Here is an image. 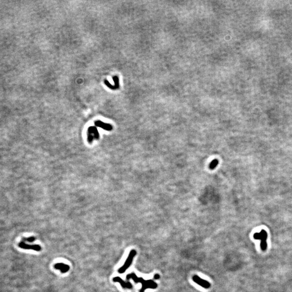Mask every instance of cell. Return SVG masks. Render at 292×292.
<instances>
[{"mask_svg": "<svg viewBox=\"0 0 292 292\" xmlns=\"http://www.w3.org/2000/svg\"><path fill=\"white\" fill-rule=\"evenodd\" d=\"M218 164H219V160L218 159L213 160L212 161L210 162V166H209L210 169H211V170L214 169H215V168L218 166Z\"/></svg>", "mask_w": 292, "mask_h": 292, "instance_id": "10", "label": "cell"}, {"mask_svg": "<svg viewBox=\"0 0 292 292\" xmlns=\"http://www.w3.org/2000/svg\"><path fill=\"white\" fill-rule=\"evenodd\" d=\"M192 279L194 281V282H195L197 284H199L200 286H201V287L204 288H206V289L210 288V286H211V284L209 282L207 281L204 279L201 278L200 276L197 275H195L193 276Z\"/></svg>", "mask_w": 292, "mask_h": 292, "instance_id": "5", "label": "cell"}, {"mask_svg": "<svg viewBox=\"0 0 292 292\" xmlns=\"http://www.w3.org/2000/svg\"><path fill=\"white\" fill-rule=\"evenodd\" d=\"M22 240L23 242H28L32 243V242H33L36 240V238H35L34 236H30L29 238H22Z\"/></svg>", "mask_w": 292, "mask_h": 292, "instance_id": "11", "label": "cell"}, {"mask_svg": "<svg viewBox=\"0 0 292 292\" xmlns=\"http://www.w3.org/2000/svg\"><path fill=\"white\" fill-rule=\"evenodd\" d=\"M254 238L256 240H260V246L261 250L265 251L267 250V233L265 230H262L260 233H256L254 235Z\"/></svg>", "mask_w": 292, "mask_h": 292, "instance_id": "3", "label": "cell"}, {"mask_svg": "<svg viewBox=\"0 0 292 292\" xmlns=\"http://www.w3.org/2000/svg\"><path fill=\"white\" fill-rule=\"evenodd\" d=\"M136 253H136V251L135 250H133L130 251L129 254V255L128 256L127 259V260L125 261L124 265L122 266L121 267H120L119 269V270H118L119 273H124L126 271V270L127 269H128V268L130 267V265H132V263L133 262V259L135 256V255H136Z\"/></svg>", "mask_w": 292, "mask_h": 292, "instance_id": "2", "label": "cell"}, {"mask_svg": "<svg viewBox=\"0 0 292 292\" xmlns=\"http://www.w3.org/2000/svg\"><path fill=\"white\" fill-rule=\"evenodd\" d=\"M126 279L129 280L132 279L135 283H140L142 284V287L140 290V292H144L147 289H155L157 287V284L153 280H145L142 278H139L134 273L128 274L126 276Z\"/></svg>", "mask_w": 292, "mask_h": 292, "instance_id": "1", "label": "cell"}, {"mask_svg": "<svg viewBox=\"0 0 292 292\" xmlns=\"http://www.w3.org/2000/svg\"><path fill=\"white\" fill-rule=\"evenodd\" d=\"M18 246H19V247L20 248H22V249H24V250H34L37 251V252H39L41 250H42L41 247L40 246V245H39V244L30 245V244H26L24 243V242L23 241L20 242L19 244H18Z\"/></svg>", "mask_w": 292, "mask_h": 292, "instance_id": "6", "label": "cell"}, {"mask_svg": "<svg viewBox=\"0 0 292 292\" xmlns=\"http://www.w3.org/2000/svg\"><path fill=\"white\" fill-rule=\"evenodd\" d=\"M95 125L96 126H97L98 127L104 129V130H107V131H110L113 129V127H112V125L104 123L101 121H96L95 122Z\"/></svg>", "mask_w": 292, "mask_h": 292, "instance_id": "9", "label": "cell"}, {"mask_svg": "<svg viewBox=\"0 0 292 292\" xmlns=\"http://www.w3.org/2000/svg\"><path fill=\"white\" fill-rule=\"evenodd\" d=\"M99 138V133L95 127L91 126L88 128L87 132L88 141L92 143L95 139L98 140Z\"/></svg>", "mask_w": 292, "mask_h": 292, "instance_id": "4", "label": "cell"}, {"mask_svg": "<svg viewBox=\"0 0 292 292\" xmlns=\"http://www.w3.org/2000/svg\"><path fill=\"white\" fill-rule=\"evenodd\" d=\"M154 278L155 279H156V280H157V279H159L160 278L159 275L158 274H155V275H154Z\"/></svg>", "mask_w": 292, "mask_h": 292, "instance_id": "12", "label": "cell"}, {"mask_svg": "<svg viewBox=\"0 0 292 292\" xmlns=\"http://www.w3.org/2000/svg\"><path fill=\"white\" fill-rule=\"evenodd\" d=\"M113 281L114 282H119L121 284L123 288H127V289H132L133 288L132 284L130 283V282H125L122 280L119 276H116L114 277L113 279Z\"/></svg>", "mask_w": 292, "mask_h": 292, "instance_id": "7", "label": "cell"}, {"mask_svg": "<svg viewBox=\"0 0 292 292\" xmlns=\"http://www.w3.org/2000/svg\"><path fill=\"white\" fill-rule=\"evenodd\" d=\"M54 268L57 270H60L62 273L64 274L69 271L70 267L69 265L63 263H57L54 265Z\"/></svg>", "mask_w": 292, "mask_h": 292, "instance_id": "8", "label": "cell"}]
</instances>
